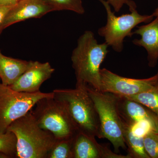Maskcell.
<instances>
[{
    "mask_svg": "<svg viewBox=\"0 0 158 158\" xmlns=\"http://www.w3.org/2000/svg\"><path fill=\"white\" fill-rule=\"evenodd\" d=\"M54 11L42 0H21L12 6L6 15L3 29L16 23L32 18H39Z\"/></svg>",
    "mask_w": 158,
    "mask_h": 158,
    "instance_id": "cell-12",
    "label": "cell"
},
{
    "mask_svg": "<svg viewBox=\"0 0 158 158\" xmlns=\"http://www.w3.org/2000/svg\"><path fill=\"white\" fill-rule=\"evenodd\" d=\"M35 107L32 113L40 127L57 139L73 137L79 132L64 105L54 96L41 99Z\"/></svg>",
    "mask_w": 158,
    "mask_h": 158,
    "instance_id": "cell-6",
    "label": "cell"
},
{
    "mask_svg": "<svg viewBox=\"0 0 158 158\" xmlns=\"http://www.w3.org/2000/svg\"><path fill=\"white\" fill-rule=\"evenodd\" d=\"M126 145H127V155L130 158H150L145 151L143 137L137 135L132 127L123 123Z\"/></svg>",
    "mask_w": 158,
    "mask_h": 158,
    "instance_id": "cell-15",
    "label": "cell"
},
{
    "mask_svg": "<svg viewBox=\"0 0 158 158\" xmlns=\"http://www.w3.org/2000/svg\"><path fill=\"white\" fill-rule=\"evenodd\" d=\"M12 6H0V34L3 31V24L6 15Z\"/></svg>",
    "mask_w": 158,
    "mask_h": 158,
    "instance_id": "cell-22",
    "label": "cell"
},
{
    "mask_svg": "<svg viewBox=\"0 0 158 158\" xmlns=\"http://www.w3.org/2000/svg\"><path fill=\"white\" fill-rule=\"evenodd\" d=\"M110 6L113 7L115 12H118L125 4L128 6L131 4L132 1L131 0H107Z\"/></svg>",
    "mask_w": 158,
    "mask_h": 158,
    "instance_id": "cell-21",
    "label": "cell"
},
{
    "mask_svg": "<svg viewBox=\"0 0 158 158\" xmlns=\"http://www.w3.org/2000/svg\"><path fill=\"white\" fill-rule=\"evenodd\" d=\"M133 34L141 36L139 39L134 40V44L146 49L149 67H155L158 60V19L156 17L147 24L138 27Z\"/></svg>",
    "mask_w": 158,
    "mask_h": 158,
    "instance_id": "cell-13",
    "label": "cell"
},
{
    "mask_svg": "<svg viewBox=\"0 0 158 158\" xmlns=\"http://www.w3.org/2000/svg\"><path fill=\"white\" fill-rule=\"evenodd\" d=\"M0 158H9L8 156L3 152H0Z\"/></svg>",
    "mask_w": 158,
    "mask_h": 158,
    "instance_id": "cell-25",
    "label": "cell"
},
{
    "mask_svg": "<svg viewBox=\"0 0 158 158\" xmlns=\"http://www.w3.org/2000/svg\"><path fill=\"white\" fill-rule=\"evenodd\" d=\"M0 152L4 153L9 158H16L17 139L12 132L0 133Z\"/></svg>",
    "mask_w": 158,
    "mask_h": 158,
    "instance_id": "cell-19",
    "label": "cell"
},
{
    "mask_svg": "<svg viewBox=\"0 0 158 158\" xmlns=\"http://www.w3.org/2000/svg\"><path fill=\"white\" fill-rule=\"evenodd\" d=\"M73 158H130L113 152L107 146L98 143L95 137L78 132L74 136Z\"/></svg>",
    "mask_w": 158,
    "mask_h": 158,
    "instance_id": "cell-11",
    "label": "cell"
},
{
    "mask_svg": "<svg viewBox=\"0 0 158 158\" xmlns=\"http://www.w3.org/2000/svg\"><path fill=\"white\" fill-rule=\"evenodd\" d=\"M145 151L150 158H158V132L152 131L143 137Z\"/></svg>",
    "mask_w": 158,
    "mask_h": 158,
    "instance_id": "cell-20",
    "label": "cell"
},
{
    "mask_svg": "<svg viewBox=\"0 0 158 158\" xmlns=\"http://www.w3.org/2000/svg\"><path fill=\"white\" fill-rule=\"evenodd\" d=\"M154 17L157 18L158 19V7L156 8L152 14Z\"/></svg>",
    "mask_w": 158,
    "mask_h": 158,
    "instance_id": "cell-24",
    "label": "cell"
},
{
    "mask_svg": "<svg viewBox=\"0 0 158 158\" xmlns=\"http://www.w3.org/2000/svg\"><path fill=\"white\" fill-rule=\"evenodd\" d=\"M102 92L123 96L142 93L152 88L158 81V72L148 78L137 79L124 77L103 68L100 70Z\"/></svg>",
    "mask_w": 158,
    "mask_h": 158,
    "instance_id": "cell-8",
    "label": "cell"
},
{
    "mask_svg": "<svg viewBox=\"0 0 158 158\" xmlns=\"http://www.w3.org/2000/svg\"><path fill=\"white\" fill-rule=\"evenodd\" d=\"M54 71L55 69L48 62L41 63L38 61H30L27 69L9 87L12 90L19 92H38L44 82L50 78Z\"/></svg>",
    "mask_w": 158,
    "mask_h": 158,
    "instance_id": "cell-9",
    "label": "cell"
},
{
    "mask_svg": "<svg viewBox=\"0 0 158 158\" xmlns=\"http://www.w3.org/2000/svg\"><path fill=\"white\" fill-rule=\"evenodd\" d=\"M108 46L106 42L98 44L90 31H85L79 37L71 56L76 87L88 86L100 91V66L109 52Z\"/></svg>",
    "mask_w": 158,
    "mask_h": 158,
    "instance_id": "cell-1",
    "label": "cell"
},
{
    "mask_svg": "<svg viewBox=\"0 0 158 158\" xmlns=\"http://www.w3.org/2000/svg\"><path fill=\"white\" fill-rule=\"evenodd\" d=\"M125 97L147 107L158 117V81L149 90L135 95Z\"/></svg>",
    "mask_w": 158,
    "mask_h": 158,
    "instance_id": "cell-16",
    "label": "cell"
},
{
    "mask_svg": "<svg viewBox=\"0 0 158 158\" xmlns=\"http://www.w3.org/2000/svg\"><path fill=\"white\" fill-rule=\"evenodd\" d=\"M21 0H0V6H12Z\"/></svg>",
    "mask_w": 158,
    "mask_h": 158,
    "instance_id": "cell-23",
    "label": "cell"
},
{
    "mask_svg": "<svg viewBox=\"0 0 158 158\" xmlns=\"http://www.w3.org/2000/svg\"><path fill=\"white\" fill-rule=\"evenodd\" d=\"M104 6L107 15V23L104 27L98 30V34L104 37L106 43L112 47L114 51L118 52L123 48V41L126 37H131L132 30L139 24L148 23L153 19L154 15H142L136 10V5L130 7L129 14L116 16L115 12L111 10L110 5L107 1L98 0Z\"/></svg>",
    "mask_w": 158,
    "mask_h": 158,
    "instance_id": "cell-5",
    "label": "cell"
},
{
    "mask_svg": "<svg viewBox=\"0 0 158 158\" xmlns=\"http://www.w3.org/2000/svg\"><path fill=\"white\" fill-rule=\"evenodd\" d=\"M0 80H1V79H0Z\"/></svg>",
    "mask_w": 158,
    "mask_h": 158,
    "instance_id": "cell-26",
    "label": "cell"
},
{
    "mask_svg": "<svg viewBox=\"0 0 158 158\" xmlns=\"http://www.w3.org/2000/svg\"><path fill=\"white\" fill-rule=\"evenodd\" d=\"M30 61L6 56L0 51V79L2 84L10 86L28 68Z\"/></svg>",
    "mask_w": 158,
    "mask_h": 158,
    "instance_id": "cell-14",
    "label": "cell"
},
{
    "mask_svg": "<svg viewBox=\"0 0 158 158\" xmlns=\"http://www.w3.org/2000/svg\"><path fill=\"white\" fill-rule=\"evenodd\" d=\"M116 96L118 112L123 123L133 127L140 122L148 120L153 125L158 132V117L152 111L126 97Z\"/></svg>",
    "mask_w": 158,
    "mask_h": 158,
    "instance_id": "cell-10",
    "label": "cell"
},
{
    "mask_svg": "<svg viewBox=\"0 0 158 158\" xmlns=\"http://www.w3.org/2000/svg\"><path fill=\"white\" fill-rule=\"evenodd\" d=\"M54 97L64 105L79 132L103 138L99 117L86 86L75 89H57Z\"/></svg>",
    "mask_w": 158,
    "mask_h": 158,
    "instance_id": "cell-2",
    "label": "cell"
},
{
    "mask_svg": "<svg viewBox=\"0 0 158 158\" xmlns=\"http://www.w3.org/2000/svg\"><path fill=\"white\" fill-rule=\"evenodd\" d=\"M53 96V91L19 92L0 83V133L6 132L12 122L25 116L40 99Z\"/></svg>",
    "mask_w": 158,
    "mask_h": 158,
    "instance_id": "cell-7",
    "label": "cell"
},
{
    "mask_svg": "<svg viewBox=\"0 0 158 158\" xmlns=\"http://www.w3.org/2000/svg\"><path fill=\"white\" fill-rule=\"evenodd\" d=\"M86 89L98 113L103 138L111 142L117 153L120 148L126 149L123 125L118 113L116 95L98 91L88 86H86Z\"/></svg>",
    "mask_w": 158,
    "mask_h": 158,
    "instance_id": "cell-4",
    "label": "cell"
},
{
    "mask_svg": "<svg viewBox=\"0 0 158 158\" xmlns=\"http://www.w3.org/2000/svg\"><path fill=\"white\" fill-rule=\"evenodd\" d=\"M7 131L17 139V158H47L56 140L52 133L40 127L32 110L12 122Z\"/></svg>",
    "mask_w": 158,
    "mask_h": 158,
    "instance_id": "cell-3",
    "label": "cell"
},
{
    "mask_svg": "<svg viewBox=\"0 0 158 158\" xmlns=\"http://www.w3.org/2000/svg\"><path fill=\"white\" fill-rule=\"evenodd\" d=\"M54 11L69 10L79 14L85 12L82 0H42Z\"/></svg>",
    "mask_w": 158,
    "mask_h": 158,
    "instance_id": "cell-18",
    "label": "cell"
},
{
    "mask_svg": "<svg viewBox=\"0 0 158 158\" xmlns=\"http://www.w3.org/2000/svg\"><path fill=\"white\" fill-rule=\"evenodd\" d=\"M74 136L70 138L56 139L48 154L47 158H73Z\"/></svg>",
    "mask_w": 158,
    "mask_h": 158,
    "instance_id": "cell-17",
    "label": "cell"
}]
</instances>
